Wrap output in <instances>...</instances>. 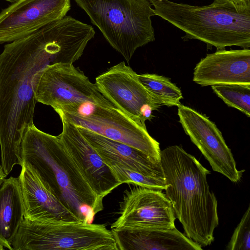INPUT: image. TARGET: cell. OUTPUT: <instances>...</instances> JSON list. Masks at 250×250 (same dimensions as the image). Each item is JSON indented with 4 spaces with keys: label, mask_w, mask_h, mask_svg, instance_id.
I'll return each instance as SVG.
<instances>
[{
    "label": "cell",
    "mask_w": 250,
    "mask_h": 250,
    "mask_svg": "<svg viewBox=\"0 0 250 250\" xmlns=\"http://www.w3.org/2000/svg\"><path fill=\"white\" fill-rule=\"evenodd\" d=\"M15 250H118L104 224L24 219L12 242Z\"/></svg>",
    "instance_id": "obj_6"
},
{
    "label": "cell",
    "mask_w": 250,
    "mask_h": 250,
    "mask_svg": "<svg viewBox=\"0 0 250 250\" xmlns=\"http://www.w3.org/2000/svg\"><path fill=\"white\" fill-rule=\"evenodd\" d=\"M55 111L76 126L135 148L155 162H160L159 143L149 134L146 128L116 107H103L85 102Z\"/></svg>",
    "instance_id": "obj_7"
},
{
    "label": "cell",
    "mask_w": 250,
    "mask_h": 250,
    "mask_svg": "<svg viewBox=\"0 0 250 250\" xmlns=\"http://www.w3.org/2000/svg\"><path fill=\"white\" fill-rule=\"evenodd\" d=\"M118 250H201L202 247L176 227L167 229H114Z\"/></svg>",
    "instance_id": "obj_17"
},
{
    "label": "cell",
    "mask_w": 250,
    "mask_h": 250,
    "mask_svg": "<svg viewBox=\"0 0 250 250\" xmlns=\"http://www.w3.org/2000/svg\"><path fill=\"white\" fill-rule=\"evenodd\" d=\"M211 86L213 92L228 105L250 117V85L225 83Z\"/></svg>",
    "instance_id": "obj_20"
},
{
    "label": "cell",
    "mask_w": 250,
    "mask_h": 250,
    "mask_svg": "<svg viewBox=\"0 0 250 250\" xmlns=\"http://www.w3.org/2000/svg\"><path fill=\"white\" fill-rule=\"evenodd\" d=\"M121 184L126 183L149 188L163 190L166 188L165 180L150 177L113 163H105Z\"/></svg>",
    "instance_id": "obj_21"
},
{
    "label": "cell",
    "mask_w": 250,
    "mask_h": 250,
    "mask_svg": "<svg viewBox=\"0 0 250 250\" xmlns=\"http://www.w3.org/2000/svg\"><path fill=\"white\" fill-rule=\"evenodd\" d=\"M71 0H15L0 13V43L26 36L62 19Z\"/></svg>",
    "instance_id": "obj_12"
},
{
    "label": "cell",
    "mask_w": 250,
    "mask_h": 250,
    "mask_svg": "<svg viewBox=\"0 0 250 250\" xmlns=\"http://www.w3.org/2000/svg\"><path fill=\"white\" fill-rule=\"evenodd\" d=\"M5 0L8 1L10 2H13L12 0Z\"/></svg>",
    "instance_id": "obj_26"
},
{
    "label": "cell",
    "mask_w": 250,
    "mask_h": 250,
    "mask_svg": "<svg viewBox=\"0 0 250 250\" xmlns=\"http://www.w3.org/2000/svg\"><path fill=\"white\" fill-rule=\"evenodd\" d=\"M119 216L111 225L114 229L175 228L176 217L170 200L161 190L135 185L124 191Z\"/></svg>",
    "instance_id": "obj_10"
},
{
    "label": "cell",
    "mask_w": 250,
    "mask_h": 250,
    "mask_svg": "<svg viewBox=\"0 0 250 250\" xmlns=\"http://www.w3.org/2000/svg\"><path fill=\"white\" fill-rule=\"evenodd\" d=\"M95 84L116 108L145 128V122L153 117L152 111L163 105L146 90L138 74L124 62L97 77Z\"/></svg>",
    "instance_id": "obj_9"
},
{
    "label": "cell",
    "mask_w": 250,
    "mask_h": 250,
    "mask_svg": "<svg viewBox=\"0 0 250 250\" xmlns=\"http://www.w3.org/2000/svg\"><path fill=\"white\" fill-rule=\"evenodd\" d=\"M22 162L31 164L55 196L81 222L91 223L104 208L103 200L92 190L64 150L59 136L34 124L21 144Z\"/></svg>",
    "instance_id": "obj_3"
},
{
    "label": "cell",
    "mask_w": 250,
    "mask_h": 250,
    "mask_svg": "<svg viewBox=\"0 0 250 250\" xmlns=\"http://www.w3.org/2000/svg\"><path fill=\"white\" fill-rule=\"evenodd\" d=\"M7 175L4 173L1 165L0 164V186L1 185L4 180L6 178Z\"/></svg>",
    "instance_id": "obj_24"
},
{
    "label": "cell",
    "mask_w": 250,
    "mask_h": 250,
    "mask_svg": "<svg viewBox=\"0 0 250 250\" xmlns=\"http://www.w3.org/2000/svg\"><path fill=\"white\" fill-rule=\"evenodd\" d=\"M178 115L185 133L213 170L233 183L239 181L244 170L237 169L231 150L216 125L205 115L181 104L178 106Z\"/></svg>",
    "instance_id": "obj_11"
},
{
    "label": "cell",
    "mask_w": 250,
    "mask_h": 250,
    "mask_svg": "<svg viewBox=\"0 0 250 250\" xmlns=\"http://www.w3.org/2000/svg\"><path fill=\"white\" fill-rule=\"evenodd\" d=\"M236 6L239 7L250 6V0H231Z\"/></svg>",
    "instance_id": "obj_23"
},
{
    "label": "cell",
    "mask_w": 250,
    "mask_h": 250,
    "mask_svg": "<svg viewBox=\"0 0 250 250\" xmlns=\"http://www.w3.org/2000/svg\"><path fill=\"white\" fill-rule=\"evenodd\" d=\"M228 250H250V206H249L227 245Z\"/></svg>",
    "instance_id": "obj_22"
},
{
    "label": "cell",
    "mask_w": 250,
    "mask_h": 250,
    "mask_svg": "<svg viewBox=\"0 0 250 250\" xmlns=\"http://www.w3.org/2000/svg\"><path fill=\"white\" fill-rule=\"evenodd\" d=\"M144 87L163 105L177 106L183 99L181 89L165 77L154 74H138Z\"/></svg>",
    "instance_id": "obj_19"
},
{
    "label": "cell",
    "mask_w": 250,
    "mask_h": 250,
    "mask_svg": "<svg viewBox=\"0 0 250 250\" xmlns=\"http://www.w3.org/2000/svg\"><path fill=\"white\" fill-rule=\"evenodd\" d=\"M24 219L19 177L6 178L0 186V245L12 250V242Z\"/></svg>",
    "instance_id": "obj_18"
},
{
    "label": "cell",
    "mask_w": 250,
    "mask_h": 250,
    "mask_svg": "<svg viewBox=\"0 0 250 250\" xmlns=\"http://www.w3.org/2000/svg\"><path fill=\"white\" fill-rule=\"evenodd\" d=\"M57 62L46 28L5 44L0 54V148L1 166L8 175L21 166V144L34 125L37 101L32 86L35 74Z\"/></svg>",
    "instance_id": "obj_1"
},
{
    "label": "cell",
    "mask_w": 250,
    "mask_h": 250,
    "mask_svg": "<svg viewBox=\"0 0 250 250\" xmlns=\"http://www.w3.org/2000/svg\"><path fill=\"white\" fill-rule=\"evenodd\" d=\"M148 0L155 15L185 33L184 40L197 39L217 50L231 46L250 47V6H237L231 0H214L203 6Z\"/></svg>",
    "instance_id": "obj_4"
},
{
    "label": "cell",
    "mask_w": 250,
    "mask_h": 250,
    "mask_svg": "<svg viewBox=\"0 0 250 250\" xmlns=\"http://www.w3.org/2000/svg\"><path fill=\"white\" fill-rule=\"evenodd\" d=\"M21 167L18 177L25 219L32 221L59 220L80 222L55 196L31 164L22 162Z\"/></svg>",
    "instance_id": "obj_14"
},
{
    "label": "cell",
    "mask_w": 250,
    "mask_h": 250,
    "mask_svg": "<svg viewBox=\"0 0 250 250\" xmlns=\"http://www.w3.org/2000/svg\"><path fill=\"white\" fill-rule=\"evenodd\" d=\"M3 250V247L0 245V250Z\"/></svg>",
    "instance_id": "obj_25"
},
{
    "label": "cell",
    "mask_w": 250,
    "mask_h": 250,
    "mask_svg": "<svg viewBox=\"0 0 250 250\" xmlns=\"http://www.w3.org/2000/svg\"><path fill=\"white\" fill-rule=\"evenodd\" d=\"M160 164L166 184L165 194L184 234L201 247L210 245L219 217L217 200L207 181L210 171L181 146L161 150Z\"/></svg>",
    "instance_id": "obj_2"
},
{
    "label": "cell",
    "mask_w": 250,
    "mask_h": 250,
    "mask_svg": "<svg viewBox=\"0 0 250 250\" xmlns=\"http://www.w3.org/2000/svg\"><path fill=\"white\" fill-rule=\"evenodd\" d=\"M193 81L202 86L225 83L250 85V50H218L196 64Z\"/></svg>",
    "instance_id": "obj_15"
},
{
    "label": "cell",
    "mask_w": 250,
    "mask_h": 250,
    "mask_svg": "<svg viewBox=\"0 0 250 250\" xmlns=\"http://www.w3.org/2000/svg\"><path fill=\"white\" fill-rule=\"evenodd\" d=\"M109 44L129 62L135 51L155 40L148 0H74Z\"/></svg>",
    "instance_id": "obj_5"
},
{
    "label": "cell",
    "mask_w": 250,
    "mask_h": 250,
    "mask_svg": "<svg viewBox=\"0 0 250 250\" xmlns=\"http://www.w3.org/2000/svg\"><path fill=\"white\" fill-rule=\"evenodd\" d=\"M77 127L104 163L116 164L146 176L165 180L160 162H155L144 152L132 146L84 127Z\"/></svg>",
    "instance_id": "obj_16"
},
{
    "label": "cell",
    "mask_w": 250,
    "mask_h": 250,
    "mask_svg": "<svg viewBox=\"0 0 250 250\" xmlns=\"http://www.w3.org/2000/svg\"><path fill=\"white\" fill-rule=\"evenodd\" d=\"M60 117L62 131L58 136L64 150L94 192L103 200L121 184L77 126Z\"/></svg>",
    "instance_id": "obj_13"
},
{
    "label": "cell",
    "mask_w": 250,
    "mask_h": 250,
    "mask_svg": "<svg viewBox=\"0 0 250 250\" xmlns=\"http://www.w3.org/2000/svg\"><path fill=\"white\" fill-rule=\"evenodd\" d=\"M32 86L37 102L51 106L54 109L85 102L115 107L73 63L46 65L35 74Z\"/></svg>",
    "instance_id": "obj_8"
}]
</instances>
